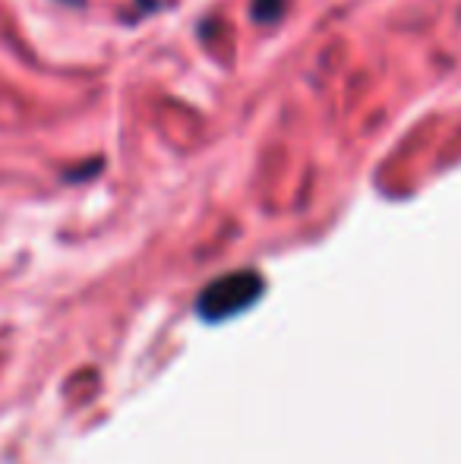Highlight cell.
<instances>
[{"label":"cell","mask_w":461,"mask_h":464,"mask_svg":"<svg viewBox=\"0 0 461 464\" xmlns=\"http://www.w3.org/2000/svg\"><path fill=\"white\" fill-rule=\"evenodd\" d=\"M259 291H263V278L256 272H234V276H225L206 287L199 297V313L206 319H225L250 306L259 297Z\"/></svg>","instance_id":"1"},{"label":"cell","mask_w":461,"mask_h":464,"mask_svg":"<svg viewBox=\"0 0 461 464\" xmlns=\"http://www.w3.org/2000/svg\"><path fill=\"white\" fill-rule=\"evenodd\" d=\"M284 10V0H253V16L259 23H275Z\"/></svg>","instance_id":"2"}]
</instances>
